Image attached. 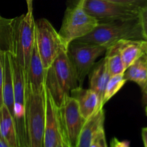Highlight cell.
<instances>
[{"label": "cell", "instance_id": "7a4b0ae2", "mask_svg": "<svg viewBox=\"0 0 147 147\" xmlns=\"http://www.w3.org/2000/svg\"><path fill=\"white\" fill-rule=\"evenodd\" d=\"M85 0H78L66 9L60 31L63 42L68 49L73 41L91 32L98 24V21L90 15L84 8Z\"/></svg>", "mask_w": 147, "mask_h": 147}, {"label": "cell", "instance_id": "4316f807", "mask_svg": "<svg viewBox=\"0 0 147 147\" xmlns=\"http://www.w3.org/2000/svg\"><path fill=\"white\" fill-rule=\"evenodd\" d=\"M142 137L144 146L147 147V127H144L142 129Z\"/></svg>", "mask_w": 147, "mask_h": 147}, {"label": "cell", "instance_id": "5b68a950", "mask_svg": "<svg viewBox=\"0 0 147 147\" xmlns=\"http://www.w3.org/2000/svg\"><path fill=\"white\" fill-rule=\"evenodd\" d=\"M14 88V117L17 130L18 147H26V103L27 87L26 75L16 57L9 53Z\"/></svg>", "mask_w": 147, "mask_h": 147}, {"label": "cell", "instance_id": "484cf974", "mask_svg": "<svg viewBox=\"0 0 147 147\" xmlns=\"http://www.w3.org/2000/svg\"><path fill=\"white\" fill-rule=\"evenodd\" d=\"M111 147H130V143L128 141H119L113 138L111 142Z\"/></svg>", "mask_w": 147, "mask_h": 147}, {"label": "cell", "instance_id": "7c38bea8", "mask_svg": "<svg viewBox=\"0 0 147 147\" xmlns=\"http://www.w3.org/2000/svg\"><path fill=\"white\" fill-rule=\"evenodd\" d=\"M46 75L47 70L43 65L35 40L26 74L27 90L34 93H42L45 88Z\"/></svg>", "mask_w": 147, "mask_h": 147}, {"label": "cell", "instance_id": "cb8c5ba5", "mask_svg": "<svg viewBox=\"0 0 147 147\" xmlns=\"http://www.w3.org/2000/svg\"><path fill=\"white\" fill-rule=\"evenodd\" d=\"M5 51L0 50V108L3 105V83H4V62Z\"/></svg>", "mask_w": 147, "mask_h": 147}, {"label": "cell", "instance_id": "ffe728a7", "mask_svg": "<svg viewBox=\"0 0 147 147\" xmlns=\"http://www.w3.org/2000/svg\"><path fill=\"white\" fill-rule=\"evenodd\" d=\"M105 59L107 63L108 70L111 76L123 74L126 68L123 65L117 42L109 46L106 49Z\"/></svg>", "mask_w": 147, "mask_h": 147}, {"label": "cell", "instance_id": "1f68e13d", "mask_svg": "<svg viewBox=\"0 0 147 147\" xmlns=\"http://www.w3.org/2000/svg\"><path fill=\"white\" fill-rule=\"evenodd\" d=\"M146 116H147V106L146 107Z\"/></svg>", "mask_w": 147, "mask_h": 147}, {"label": "cell", "instance_id": "4dcf8cb0", "mask_svg": "<svg viewBox=\"0 0 147 147\" xmlns=\"http://www.w3.org/2000/svg\"><path fill=\"white\" fill-rule=\"evenodd\" d=\"M101 147H108V146H107V144H106V143L103 144V146H102Z\"/></svg>", "mask_w": 147, "mask_h": 147}, {"label": "cell", "instance_id": "e0dca14e", "mask_svg": "<svg viewBox=\"0 0 147 147\" xmlns=\"http://www.w3.org/2000/svg\"><path fill=\"white\" fill-rule=\"evenodd\" d=\"M126 80L135 82L147 96V53L131 65L123 73Z\"/></svg>", "mask_w": 147, "mask_h": 147}, {"label": "cell", "instance_id": "3957f363", "mask_svg": "<svg viewBox=\"0 0 147 147\" xmlns=\"http://www.w3.org/2000/svg\"><path fill=\"white\" fill-rule=\"evenodd\" d=\"M36 24L33 11L15 17L13 37L12 54L27 74L29 62L36 39Z\"/></svg>", "mask_w": 147, "mask_h": 147}, {"label": "cell", "instance_id": "9c48e42d", "mask_svg": "<svg viewBox=\"0 0 147 147\" xmlns=\"http://www.w3.org/2000/svg\"><path fill=\"white\" fill-rule=\"evenodd\" d=\"M61 133L71 147H76L81 129L86 122L79 109L77 100L66 95L58 106Z\"/></svg>", "mask_w": 147, "mask_h": 147}, {"label": "cell", "instance_id": "8992f818", "mask_svg": "<svg viewBox=\"0 0 147 147\" xmlns=\"http://www.w3.org/2000/svg\"><path fill=\"white\" fill-rule=\"evenodd\" d=\"M36 45L45 70H48L57 56L67 47L63 42L58 32L47 19L35 21Z\"/></svg>", "mask_w": 147, "mask_h": 147}, {"label": "cell", "instance_id": "7402d4cb", "mask_svg": "<svg viewBox=\"0 0 147 147\" xmlns=\"http://www.w3.org/2000/svg\"><path fill=\"white\" fill-rule=\"evenodd\" d=\"M127 80L124 78L123 74L111 76L104 90L102 100V104L103 106L123 88Z\"/></svg>", "mask_w": 147, "mask_h": 147}, {"label": "cell", "instance_id": "6da1fadb", "mask_svg": "<svg viewBox=\"0 0 147 147\" xmlns=\"http://www.w3.org/2000/svg\"><path fill=\"white\" fill-rule=\"evenodd\" d=\"M143 39L145 40L138 18L130 20L99 22L91 32L75 41L108 47L121 40Z\"/></svg>", "mask_w": 147, "mask_h": 147}, {"label": "cell", "instance_id": "ba28073f", "mask_svg": "<svg viewBox=\"0 0 147 147\" xmlns=\"http://www.w3.org/2000/svg\"><path fill=\"white\" fill-rule=\"evenodd\" d=\"M106 49L105 46L76 41L68 46L67 54L76 70L80 87H82L85 78L96 64V59L103 54Z\"/></svg>", "mask_w": 147, "mask_h": 147}, {"label": "cell", "instance_id": "f1b7e54d", "mask_svg": "<svg viewBox=\"0 0 147 147\" xmlns=\"http://www.w3.org/2000/svg\"><path fill=\"white\" fill-rule=\"evenodd\" d=\"M27 5V11H33V0H26Z\"/></svg>", "mask_w": 147, "mask_h": 147}, {"label": "cell", "instance_id": "f546056e", "mask_svg": "<svg viewBox=\"0 0 147 147\" xmlns=\"http://www.w3.org/2000/svg\"><path fill=\"white\" fill-rule=\"evenodd\" d=\"M0 147H9L8 145V144L4 141V139L1 137V136L0 135Z\"/></svg>", "mask_w": 147, "mask_h": 147}, {"label": "cell", "instance_id": "30bf717a", "mask_svg": "<svg viewBox=\"0 0 147 147\" xmlns=\"http://www.w3.org/2000/svg\"><path fill=\"white\" fill-rule=\"evenodd\" d=\"M51 67L65 95H70L73 89L79 86L76 70L67 54V50H63L59 54Z\"/></svg>", "mask_w": 147, "mask_h": 147}, {"label": "cell", "instance_id": "83f0119b", "mask_svg": "<svg viewBox=\"0 0 147 147\" xmlns=\"http://www.w3.org/2000/svg\"><path fill=\"white\" fill-rule=\"evenodd\" d=\"M60 130H61V129H60ZM67 145H70V144H69L68 142H67L64 138H63V135H62V133H61L60 139V140H59L58 144H57V145L56 146V147H67Z\"/></svg>", "mask_w": 147, "mask_h": 147}, {"label": "cell", "instance_id": "603a6c76", "mask_svg": "<svg viewBox=\"0 0 147 147\" xmlns=\"http://www.w3.org/2000/svg\"><path fill=\"white\" fill-rule=\"evenodd\" d=\"M139 20L144 38L147 40V4L141 8L139 15Z\"/></svg>", "mask_w": 147, "mask_h": 147}, {"label": "cell", "instance_id": "d6a6232c", "mask_svg": "<svg viewBox=\"0 0 147 147\" xmlns=\"http://www.w3.org/2000/svg\"><path fill=\"white\" fill-rule=\"evenodd\" d=\"M67 147H71V146H70V145H67Z\"/></svg>", "mask_w": 147, "mask_h": 147}, {"label": "cell", "instance_id": "44dd1931", "mask_svg": "<svg viewBox=\"0 0 147 147\" xmlns=\"http://www.w3.org/2000/svg\"><path fill=\"white\" fill-rule=\"evenodd\" d=\"M15 18L7 19L0 16V50L11 52Z\"/></svg>", "mask_w": 147, "mask_h": 147}, {"label": "cell", "instance_id": "5bb4252c", "mask_svg": "<svg viewBox=\"0 0 147 147\" xmlns=\"http://www.w3.org/2000/svg\"><path fill=\"white\" fill-rule=\"evenodd\" d=\"M117 44L126 70L147 53V40H121Z\"/></svg>", "mask_w": 147, "mask_h": 147}, {"label": "cell", "instance_id": "ac0fdd59", "mask_svg": "<svg viewBox=\"0 0 147 147\" xmlns=\"http://www.w3.org/2000/svg\"><path fill=\"white\" fill-rule=\"evenodd\" d=\"M0 135L9 147H18L15 121L4 104L0 108Z\"/></svg>", "mask_w": 147, "mask_h": 147}, {"label": "cell", "instance_id": "d4e9b609", "mask_svg": "<svg viewBox=\"0 0 147 147\" xmlns=\"http://www.w3.org/2000/svg\"><path fill=\"white\" fill-rule=\"evenodd\" d=\"M113 2L118 3V4H124V5L136 6L140 8L147 4V0H109Z\"/></svg>", "mask_w": 147, "mask_h": 147}, {"label": "cell", "instance_id": "2e32d148", "mask_svg": "<svg viewBox=\"0 0 147 147\" xmlns=\"http://www.w3.org/2000/svg\"><path fill=\"white\" fill-rule=\"evenodd\" d=\"M88 75L89 88L97 93L102 103L105 88L111 77L105 57L93 65Z\"/></svg>", "mask_w": 147, "mask_h": 147}, {"label": "cell", "instance_id": "d6986e66", "mask_svg": "<svg viewBox=\"0 0 147 147\" xmlns=\"http://www.w3.org/2000/svg\"><path fill=\"white\" fill-rule=\"evenodd\" d=\"M3 104L7 106L11 114L14 115V88L11 61L9 52L4 53V83H3Z\"/></svg>", "mask_w": 147, "mask_h": 147}, {"label": "cell", "instance_id": "4fadbf2b", "mask_svg": "<svg viewBox=\"0 0 147 147\" xmlns=\"http://www.w3.org/2000/svg\"><path fill=\"white\" fill-rule=\"evenodd\" d=\"M70 96L77 100L80 113L86 120L103 108L97 93L90 88L83 89L78 86L70 91Z\"/></svg>", "mask_w": 147, "mask_h": 147}, {"label": "cell", "instance_id": "9a60e30c", "mask_svg": "<svg viewBox=\"0 0 147 147\" xmlns=\"http://www.w3.org/2000/svg\"><path fill=\"white\" fill-rule=\"evenodd\" d=\"M104 121L105 111L103 108L86 121L79 134L76 147H90L96 134L104 127Z\"/></svg>", "mask_w": 147, "mask_h": 147}, {"label": "cell", "instance_id": "277c9868", "mask_svg": "<svg viewBox=\"0 0 147 147\" xmlns=\"http://www.w3.org/2000/svg\"><path fill=\"white\" fill-rule=\"evenodd\" d=\"M45 112V90L40 93L27 90L25 113L26 147H43Z\"/></svg>", "mask_w": 147, "mask_h": 147}, {"label": "cell", "instance_id": "52a82bcc", "mask_svg": "<svg viewBox=\"0 0 147 147\" xmlns=\"http://www.w3.org/2000/svg\"><path fill=\"white\" fill-rule=\"evenodd\" d=\"M84 8L98 22L130 20L139 18L141 8L109 0H85Z\"/></svg>", "mask_w": 147, "mask_h": 147}, {"label": "cell", "instance_id": "8fae6325", "mask_svg": "<svg viewBox=\"0 0 147 147\" xmlns=\"http://www.w3.org/2000/svg\"><path fill=\"white\" fill-rule=\"evenodd\" d=\"M45 95L46 116L43 147H56L61 136L58 106L46 88H45Z\"/></svg>", "mask_w": 147, "mask_h": 147}]
</instances>
